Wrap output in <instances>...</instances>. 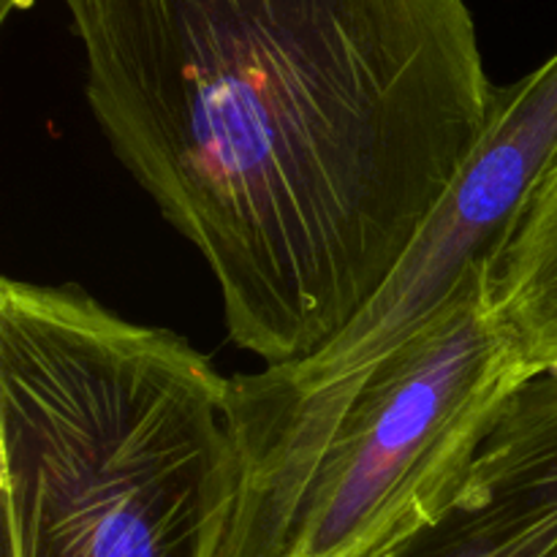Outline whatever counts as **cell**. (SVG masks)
Masks as SVG:
<instances>
[{"instance_id":"5b68a950","label":"cell","mask_w":557,"mask_h":557,"mask_svg":"<svg viewBox=\"0 0 557 557\" xmlns=\"http://www.w3.org/2000/svg\"><path fill=\"white\" fill-rule=\"evenodd\" d=\"M368 557H557V368L517 392L451 504Z\"/></svg>"},{"instance_id":"52a82bcc","label":"cell","mask_w":557,"mask_h":557,"mask_svg":"<svg viewBox=\"0 0 557 557\" xmlns=\"http://www.w3.org/2000/svg\"><path fill=\"white\" fill-rule=\"evenodd\" d=\"M33 3H36V0H0V16L9 20V16L16 14V11L33 9Z\"/></svg>"},{"instance_id":"7a4b0ae2","label":"cell","mask_w":557,"mask_h":557,"mask_svg":"<svg viewBox=\"0 0 557 557\" xmlns=\"http://www.w3.org/2000/svg\"><path fill=\"white\" fill-rule=\"evenodd\" d=\"M226 395L177 332L3 277V557L221 555L243 487Z\"/></svg>"},{"instance_id":"6da1fadb","label":"cell","mask_w":557,"mask_h":557,"mask_svg":"<svg viewBox=\"0 0 557 557\" xmlns=\"http://www.w3.org/2000/svg\"><path fill=\"white\" fill-rule=\"evenodd\" d=\"M125 172L264 368L389 283L495 117L468 0H63Z\"/></svg>"},{"instance_id":"8992f818","label":"cell","mask_w":557,"mask_h":557,"mask_svg":"<svg viewBox=\"0 0 557 557\" xmlns=\"http://www.w3.org/2000/svg\"><path fill=\"white\" fill-rule=\"evenodd\" d=\"M490 294L536 373L557 368V158L490 264Z\"/></svg>"},{"instance_id":"277c9868","label":"cell","mask_w":557,"mask_h":557,"mask_svg":"<svg viewBox=\"0 0 557 557\" xmlns=\"http://www.w3.org/2000/svg\"><path fill=\"white\" fill-rule=\"evenodd\" d=\"M555 158L557 52L520 82L500 87L484 139L389 283L343 335L302 362L228 379V424L243 430L294 411L395 351L473 270L493 264Z\"/></svg>"},{"instance_id":"3957f363","label":"cell","mask_w":557,"mask_h":557,"mask_svg":"<svg viewBox=\"0 0 557 557\" xmlns=\"http://www.w3.org/2000/svg\"><path fill=\"white\" fill-rule=\"evenodd\" d=\"M533 375L479 267L351 381L232 430L243 487L218 557H368L408 536L460 493Z\"/></svg>"}]
</instances>
